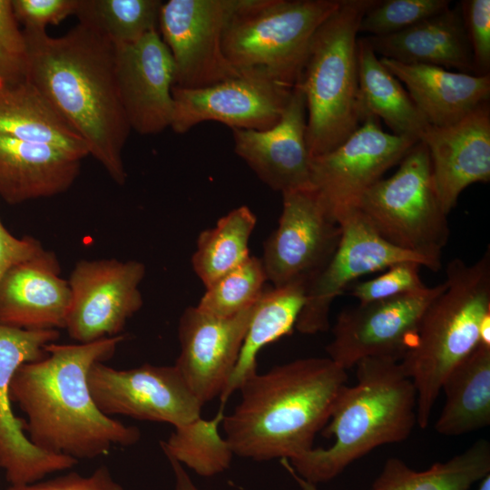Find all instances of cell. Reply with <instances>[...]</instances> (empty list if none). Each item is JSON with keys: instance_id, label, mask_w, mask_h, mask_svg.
Segmentation results:
<instances>
[{"instance_id": "1", "label": "cell", "mask_w": 490, "mask_h": 490, "mask_svg": "<svg viewBox=\"0 0 490 490\" xmlns=\"http://www.w3.org/2000/svg\"><path fill=\"white\" fill-rule=\"evenodd\" d=\"M124 336L90 343L44 347L46 355L22 364L10 382L11 401L27 416L24 431L38 448L78 459H93L113 446H130L140 430L103 414L89 390L87 375L114 354Z\"/></svg>"}, {"instance_id": "2", "label": "cell", "mask_w": 490, "mask_h": 490, "mask_svg": "<svg viewBox=\"0 0 490 490\" xmlns=\"http://www.w3.org/2000/svg\"><path fill=\"white\" fill-rule=\"evenodd\" d=\"M28 79L82 137L89 153L119 185L127 173L122 151L132 131L115 76V46L78 23L60 37L25 30Z\"/></svg>"}, {"instance_id": "3", "label": "cell", "mask_w": 490, "mask_h": 490, "mask_svg": "<svg viewBox=\"0 0 490 490\" xmlns=\"http://www.w3.org/2000/svg\"><path fill=\"white\" fill-rule=\"evenodd\" d=\"M347 370L327 358H304L247 378L240 400L222 419L235 456L290 460L313 448L347 385Z\"/></svg>"}, {"instance_id": "4", "label": "cell", "mask_w": 490, "mask_h": 490, "mask_svg": "<svg viewBox=\"0 0 490 490\" xmlns=\"http://www.w3.org/2000/svg\"><path fill=\"white\" fill-rule=\"evenodd\" d=\"M355 367L357 384L342 388L322 429L332 446L289 460L309 484L330 481L375 448L406 440L417 424L416 390L399 361L368 358Z\"/></svg>"}, {"instance_id": "5", "label": "cell", "mask_w": 490, "mask_h": 490, "mask_svg": "<svg viewBox=\"0 0 490 490\" xmlns=\"http://www.w3.org/2000/svg\"><path fill=\"white\" fill-rule=\"evenodd\" d=\"M490 313V250L473 264L459 258L446 268L445 289L426 308L414 343L399 361L416 390V419L429 423L450 372L479 345L482 319Z\"/></svg>"}, {"instance_id": "6", "label": "cell", "mask_w": 490, "mask_h": 490, "mask_svg": "<svg viewBox=\"0 0 490 490\" xmlns=\"http://www.w3.org/2000/svg\"><path fill=\"white\" fill-rule=\"evenodd\" d=\"M377 0H340L312 39L300 86L307 108L311 158L343 142L362 122L358 98L357 34Z\"/></svg>"}, {"instance_id": "7", "label": "cell", "mask_w": 490, "mask_h": 490, "mask_svg": "<svg viewBox=\"0 0 490 490\" xmlns=\"http://www.w3.org/2000/svg\"><path fill=\"white\" fill-rule=\"evenodd\" d=\"M340 0H244L222 39L238 71H255L293 88L300 80L315 33Z\"/></svg>"}, {"instance_id": "8", "label": "cell", "mask_w": 490, "mask_h": 490, "mask_svg": "<svg viewBox=\"0 0 490 490\" xmlns=\"http://www.w3.org/2000/svg\"><path fill=\"white\" fill-rule=\"evenodd\" d=\"M358 210L387 241L425 258L432 271L441 258L450 229L434 183L427 148L418 142L397 172L367 190Z\"/></svg>"}, {"instance_id": "9", "label": "cell", "mask_w": 490, "mask_h": 490, "mask_svg": "<svg viewBox=\"0 0 490 490\" xmlns=\"http://www.w3.org/2000/svg\"><path fill=\"white\" fill-rule=\"evenodd\" d=\"M244 0H169L160 9L158 31L175 67L174 85L210 86L240 74L227 60L222 39Z\"/></svg>"}, {"instance_id": "10", "label": "cell", "mask_w": 490, "mask_h": 490, "mask_svg": "<svg viewBox=\"0 0 490 490\" xmlns=\"http://www.w3.org/2000/svg\"><path fill=\"white\" fill-rule=\"evenodd\" d=\"M418 142L384 132L379 119L368 114L343 142L311 159V188L338 222Z\"/></svg>"}, {"instance_id": "11", "label": "cell", "mask_w": 490, "mask_h": 490, "mask_svg": "<svg viewBox=\"0 0 490 490\" xmlns=\"http://www.w3.org/2000/svg\"><path fill=\"white\" fill-rule=\"evenodd\" d=\"M278 227L260 259L273 287L307 286L323 270L341 238V226L312 189L287 191Z\"/></svg>"}, {"instance_id": "12", "label": "cell", "mask_w": 490, "mask_h": 490, "mask_svg": "<svg viewBox=\"0 0 490 490\" xmlns=\"http://www.w3.org/2000/svg\"><path fill=\"white\" fill-rule=\"evenodd\" d=\"M444 289L445 282L342 310L325 348L328 358L345 370L368 358L400 361L414 343L426 308Z\"/></svg>"}, {"instance_id": "13", "label": "cell", "mask_w": 490, "mask_h": 490, "mask_svg": "<svg viewBox=\"0 0 490 490\" xmlns=\"http://www.w3.org/2000/svg\"><path fill=\"white\" fill-rule=\"evenodd\" d=\"M146 269L138 260L83 259L72 270V293L65 329L78 343L122 335L143 305L140 285Z\"/></svg>"}, {"instance_id": "14", "label": "cell", "mask_w": 490, "mask_h": 490, "mask_svg": "<svg viewBox=\"0 0 490 490\" xmlns=\"http://www.w3.org/2000/svg\"><path fill=\"white\" fill-rule=\"evenodd\" d=\"M87 383L98 409L111 417L121 415L176 427L200 417L203 407L174 365L116 369L96 362Z\"/></svg>"}, {"instance_id": "15", "label": "cell", "mask_w": 490, "mask_h": 490, "mask_svg": "<svg viewBox=\"0 0 490 490\" xmlns=\"http://www.w3.org/2000/svg\"><path fill=\"white\" fill-rule=\"evenodd\" d=\"M338 223L342 230L338 246L327 266L307 288L295 325L301 334L327 331L332 303L360 277L404 261L416 262L431 270L425 258L384 240L358 210L344 214Z\"/></svg>"}, {"instance_id": "16", "label": "cell", "mask_w": 490, "mask_h": 490, "mask_svg": "<svg viewBox=\"0 0 490 490\" xmlns=\"http://www.w3.org/2000/svg\"><path fill=\"white\" fill-rule=\"evenodd\" d=\"M291 90L255 71H240L233 78L202 88L173 86L170 128L182 134L213 121L230 129L266 130L280 119Z\"/></svg>"}, {"instance_id": "17", "label": "cell", "mask_w": 490, "mask_h": 490, "mask_svg": "<svg viewBox=\"0 0 490 490\" xmlns=\"http://www.w3.org/2000/svg\"><path fill=\"white\" fill-rule=\"evenodd\" d=\"M57 329L28 330L0 325V467L10 485L32 484L57 471L77 465L78 460L45 452L24 434L25 420L14 415L10 382L24 363L46 355L44 347L55 342Z\"/></svg>"}, {"instance_id": "18", "label": "cell", "mask_w": 490, "mask_h": 490, "mask_svg": "<svg viewBox=\"0 0 490 490\" xmlns=\"http://www.w3.org/2000/svg\"><path fill=\"white\" fill-rule=\"evenodd\" d=\"M254 306L230 318L206 314L196 306L181 313L180 353L174 367L202 406L220 397L227 387Z\"/></svg>"}, {"instance_id": "19", "label": "cell", "mask_w": 490, "mask_h": 490, "mask_svg": "<svg viewBox=\"0 0 490 490\" xmlns=\"http://www.w3.org/2000/svg\"><path fill=\"white\" fill-rule=\"evenodd\" d=\"M115 76L132 130L151 135L171 126L175 67L158 30L134 44L115 46Z\"/></svg>"}, {"instance_id": "20", "label": "cell", "mask_w": 490, "mask_h": 490, "mask_svg": "<svg viewBox=\"0 0 490 490\" xmlns=\"http://www.w3.org/2000/svg\"><path fill=\"white\" fill-rule=\"evenodd\" d=\"M231 131L236 154L270 189L282 194L311 188L306 100L298 83L274 126L262 131Z\"/></svg>"}, {"instance_id": "21", "label": "cell", "mask_w": 490, "mask_h": 490, "mask_svg": "<svg viewBox=\"0 0 490 490\" xmlns=\"http://www.w3.org/2000/svg\"><path fill=\"white\" fill-rule=\"evenodd\" d=\"M419 142L428 150L434 183L447 215L466 188L489 181V102L453 124L441 127L428 124Z\"/></svg>"}, {"instance_id": "22", "label": "cell", "mask_w": 490, "mask_h": 490, "mask_svg": "<svg viewBox=\"0 0 490 490\" xmlns=\"http://www.w3.org/2000/svg\"><path fill=\"white\" fill-rule=\"evenodd\" d=\"M71 302L58 259L45 249L14 265L0 279V325L59 330L65 328Z\"/></svg>"}, {"instance_id": "23", "label": "cell", "mask_w": 490, "mask_h": 490, "mask_svg": "<svg viewBox=\"0 0 490 490\" xmlns=\"http://www.w3.org/2000/svg\"><path fill=\"white\" fill-rule=\"evenodd\" d=\"M82 160L57 147L0 134V198L15 205L61 194L75 181Z\"/></svg>"}, {"instance_id": "24", "label": "cell", "mask_w": 490, "mask_h": 490, "mask_svg": "<svg viewBox=\"0 0 490 490\" xmlns=\"http://www.w3.org/2000/svg\"><path fill=\"white\" fill-rule=\"evenodd\" d=\"M381 63L407 88L428 124L446 126L489 102L490 76L426 65L407 64L380 57Z\"/></svg>"}, {"instance_id": "25", "label": "cell", "mask_w": 490, "mask_h": 490, "mask_svg": "<svg viewBox=\"0 0 490 490\" xmlns=\"http://www.w3.org/2000/svg\"><path fill=\"white\" fill-rule=\"evenodd\" d=\"M367 38L381 57L475 74L459 4L401 32Z\"/></svg>"}, {"instance_id": "26", "label": "cell", "mask_w": 490, "mask_h": 490, "mask_svg": "<svg viewBox=\"0 0 490 490\" xmlns=\"http://www.w3.org/2000/svg\"><path fill=\"white\" fill-rule=\"evenodd\" d=\"M0 134L90 155L82 137L29 80L0 82Z\"/></svg>"}, {"instance_id": "27", "label": "cell", "mask_w": 490, "mask_h": 490, "mask_svg": "<svg viewBox=\"0 0 490 490\" xmlns=\"http://www.w3.org/2000/svg\"><path fill=\"white\" fill-rule=\"evenodd\" d=\"M445 405L435 424L443 436H456L490 424V348L479 345L445 379Z\"/></svg>"}, {"instance_id": "28", "label": "cell", "mask_w": 490, "mask_h": 490, "mask_svg": "<svg viewBox=\"0 0 490 490\" xmlns=\"http://www.w3.org/2000/svg\"><path fill=\"white\" fill-rule=\"evenodd\" d=\"M358 98L363 118L382 119L397 135L420 136L428 123L401 83L381 63L368 38L358 39Z\"/></svg>"}, {"instance_id": "29", "label": "cell", "mask_w": 490, "mask_h": 490, "mask_svg": "<svg viewBox=\"0 0 490 490\" xmlns=\"http://www.w3.org/2000/svg\"><path fill=\"white\" fill-rule=\"evenodd\" d=\"M301 283L264 289L254 306L233 373L220 398L222 404L257 373V356L267 345L291 333L304 305Z\"/></svg>"}, {"instance_id": "30", "label": "cell", "mask_w": 490, "mask_h": 490, "mask_svg": "<svg viewBox=\"0 0 490 490\" xmlns=\"http://www.w3.org/2000/svg\"><path fill=\"white\" fill-rule=\"evenodd\" d=\"M490 474V443L479 439L462 453L425 471L388 458L370 490H468Z\"/></svg>"}, {"instance_id": "31", "label": "cell", "mask_w": 490, "mask_h": 490, "mask_svg": "<svg viewBox=\"0 0 490 490\" xmlns=\"http://www.w3.org/2000/svg\"><path fill=\"white\" fill-rule=\"evenodd\" d=\"M257 218L248 206L237 207L201 231L191 257L195 274L205 288L244 262Z\"/></svg>"}, {"instance_id": "32", "label": "cell", "mask_w": 490, "mask_h": 490, "mask_svg": "<svg viewBox=\"0 0 490 490\" xmlns=\"http://www.w3.org/2000/svg\"><path fill=\"white\" fill-rule=\"evenodd\" d=\"M223 417L220 408L211 419L200 416L174 427L167 440L160 442L165 456L204 477L214 476L227 470L235 455L220 432Z\"/></svg>"}, {"instance_id": "33", "label": "cell", "mask_w": 490, "mask_h": 490, "mask_svg": "<svg viewBox=\"0 0 490 490\" xmlns=\"http://www.w3.org/2000/svg\"><path fill=\"white\" fill-rule=\"evenodd\" d=\"M160 0H79V23L93 28L115 46L132 44L158 30Z\"/></svg>"}, {"instance_id": "34", "label": "cell", "mask_w": 490, "mask_h": 490, "mask_svg": "<svg viewBox=\"0 0 490 490\" xmlns=\"http://www.w3.org/2000/svg\"><path fill=\"white\" fill-rule=\"evenodd\" d=\"M266 281L268 279L261 260L250 255L244 262L205 288L196 307L214 317L235 316L257 303Z\"/></svg>"}, {"instance_id": "35", "label": "cell", "mask_w": 490, "mask_h": 490, "mask_svg": "<svg viewBox=\"0 0 490 490\" xmlns=\"http://www.w3.org/2000/svg\"><path fill=\"white\" fill-rule=\"evenodd\" d=\"M449 7V0H377L361 18L358 33L375 37L393 34Z\"/></svg>"}, {"instance_id": "36", "label": "cell", "mask_w": 490, "mask_h": 490, "mask_svg": "<svg viewBox=\"0 0 490 490\" xmlns=\"http://www.w3.org/2000/svg\"><path fill=\"white\" fill-rule=\"evenodd\" d=\"M421 267L412 261L394 264L374 279L351 284L349 295L366 304L420 291L426 288L420 277Z\"/></svg>"}, {"instance_id": "37", "label": "cell", "mask_w": 490, "mask_h": 490, "mask_svg": "<svg viewBox=\"0 0 490 490\" xmlns=\"http://www.w3.org/2000/svg\"><path fill=\"white\" fill-rule=\"evenodd\" d=\"M27 42L17 22L11 0H0V82L28 79Z\"/></svg>"}, {"instance_id": "38", "label": "cell", "mask_w": 490, "mask_h": 490, "mask_svg": "<svg viewBox=\"0 0 490 490\" xmlns=\"http://www.w3.org/2000/svg\"><path fill=\"white\" fill-rule=\"evenodd\" d=\"M459 5L472 52L475 74H489L490 1L463 0Z\"/></svg>"}, {"instance_id": "39", "label": "cell", "mask_w": 490, "mask_h": 490, "mask_svg": "<svg viewBox=\"0 0 490 490\" xmlns=\"http://www.w3.org/2000/svg\"><path fill=\"white\" fill-rule=\"evenodd\" d=\"M79 0H11L14 15L25 30H45L75 15Z\"/></svg>"}, {"instance_id": "40", "label": "cell", "mask_w": 490, "mask_h": 490, "mask_svg": "<svg viewBox=\"0 0 490 490\" xmlns=\"http://www.w3.org/2000/svg\"><path fill=\"white\" fill-rule=\"evenodd\" d=\"M5 490H124L106 466L97 467L91 475L71 472L49 480L10 485Z\"/></svg>"}, {"instance_id": "41", "label": "cell", "mask_w": 490, "mask_h": 490, "mask_svg": "<svg viewBox=\"0 0 490 490\" xmlns=\"http://www.w3.org/2000/svg\"><path fill=\"white\" fill-rule=\"evenodd\" d=\"M44 249L34 237L13 235L0 220V279L11 267L37 255Z\"/></svg>"}, {"instance_id": "42", "label": "cell", "mask_w": 490, "mask_h": 490, "mask_svg": "<svg viewBox=\"0 0 490 490\" xmlns=\"http://www.w3.org/2000/svg\"><path fill=\"white\" fill-rule=\"evenodd\" d=\"M167 459L174 476V490H200L182 465L172 458L167 457Z\"/></svg>"}, {"instance_id": "43", "label": "cell", "mask_w": 490, "mask_h": 490, "mask_svg": "<svg viewBox=\"0 0 490 490\" xmlns=\"http://www.w3.org/2000/svg\"><path fill=\"white\" fill-rule=\"evenodd\" d=\"M480 345L490 348V313L482 319L479 328Z\"/></svg>"}, {"instance_id": "44", "label": "cell", "mask_w": 490, "mask_h": 490, "mask_svg": "<svg viewBox=\"0 0 490 490\" xmlns=\"http://www.w3.org/2000/svg\"><path fill=\"white\" fill-rule=\"evenodd\" d=\"M477 490H490V474L481 480Z\"/></svg>"}]
</instances>
